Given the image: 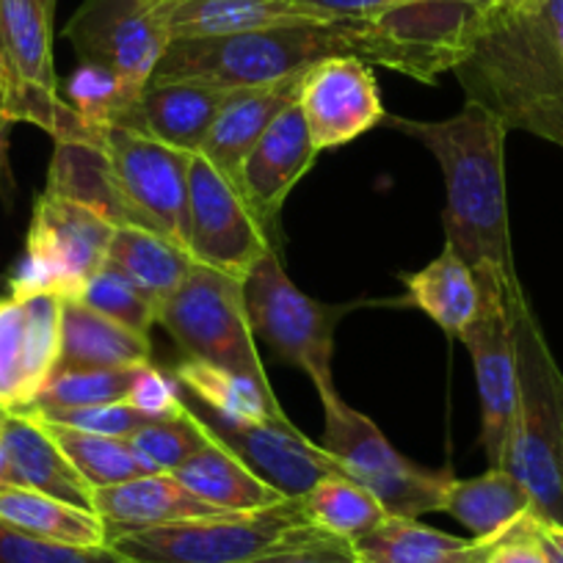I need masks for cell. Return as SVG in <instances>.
I'll return each mask as SVG.
<instances>
[{"label": "cell", "mask_w": 563, "mask_h": 563, "mask_svg": "<svg viewBox=\"0 0 563 563\" xmlns=\"http://www.w3.org/2000/svg\"><path fill=\"white\" fill-rule=\"evenodd\" d=\"M64 40L80 64L106 69L133 95L153 80L172 45L150 0H84L64 25Z\"/></svg>", "instance_id": "5bb4252c"}, {"label": "cell", "mask_w": 563, "mask_h": 563, "mask_svg": "<svg viewBox=\"0 0 563 563\" xmlns=\"http://www.w3.org/2000/svg\"><path fill=\"white\" fill-rule=\"evenodd\" d=\"M398 133L420 141L445 175V243L470 268H495L517 285L506 197L508 128L478 102L440 122L384 117Z\"/></svg>", "instance_id": "7a4b0ae2"}, {"label": "cell", "mask_w": 563, "mask_h": 563, "mask_svg": "<svg viewBox=\"0 0 563 563\" xmlns=\"http://www.w3.org/2000/svg\"><path fill=\"white\" fill-rule=\"evenodd\" d=\"M467 563H489V558H486V561H467Z\"/></svg>", "instance_id": "f907efd6"}, {"label": "cell", "mask_w": 563, "mask_h": 563, "mask_svg": "<svg viewBox=\"0 0 563 563\" xmlns=\"http://www.w3.org/2000/svg\"><path fill=\"white\" fill-rule=\"evenodd\" d=\"M158 327L180 345L188 360L227 367L232 373L271 384L254 345L243 282L194 263L180 290L158 310Z\"/></svg>", "instance_id": "8fae6325"}, {"label": "cell", "mask_w": 563, "mask_h": 563, "mask_svg": "<svg viewBox=\"0 0 563 563\" xmlns=\"http://www.w3.org/2000/svg\"><path fill=\"white\" fill-rule=\"evenodd\" d=\"M517 354V406L503 470L528 489L541 522L563 528V373L525 290L506 294Z\"/></svg>", "instance_id": "5b68a950"}, {"label": "cell", "mask_w": 563, "mask_h": 563, "mask_svg": "<svg viewBox=\"0 0 563 563\" xmlns=\"http://www.w3.org/2000/svg\"><path fill=\"white\" fill-rule=\"evenodd\" d=\"M500 536L459 539L417 519L387 517L376 530L351 541V547L360 563H467L486 561Z\"/></svg>", "instance_id": "484cf974"}, {"label": "cell", "mask_w": 563, "mask_h": 563, "mask_svg": "<svg viewBox=\"0 0 563 563\" xmlns=\"http://www.w3.org/2000/svg\"><path fill=\"white\" fill-rule=\"evenodd\" d=\"M453 75L508 130L563 147V0L486 9Z\"/></svg>", "instance_id": "6da1fadb"}, {"label": "cell", "mask_w": 563, "mask_h": 563, "mask_svg": "<svg viewBox=\"0 0 563 563\" xmlns=\"http://www.w3.org/2000/svg\"><path fill=\"white\" fill-rule=\"evenodd\" d=\"M153 362V338L133 332L80 301L64 299L62 356L58 371H102V367H139Z\"/></svg>", "instance_id": "cb8c5ba5"}, {"label": "cell", "mask_w": 563, "mask_h": 563, "mask_svg": "<svg viewBox=\"0 0 563 563\" xmlns=\"http://www.w3.org/2000/svg\"><path fill=\"white\" fill-rule=\"evenodd\" d=\"M186 246L197 263L241 282L274 246L271 232L249 208L235 177L221 172L202 153H194L188 166Z\"/></svg>", "instance_id": "7c38bea8"}, {"label": "cell", "mask_w": 563, "mask_h": 563, "mask_svg": "<svg viewBox=\"0 0 563 563\" xmlns=\"http://www.w3.org/2000/svg\"><path fill=\"white\" fill-rule=\"evenodd\" d=\"M321 533L296 497L260 511H224L117 533L108 547L133 563H246Z\"/></svg>", "instance_id": "8992f818"}, {"label": "cell", "mask_w": 563, "mask_h": 563, "mask_svg": "<svg viewBox=\"0 0 563 563\" xmlns=\"http://www.w3.org/2000/svg\"><path fill=\"white\" fill-rule=\"evenodd\" d=\"M321 445L343 464L345 475L371 489L389 517L417 519L445 511L456 475L448 467L429 470L395 451L376 422L345 404L338 393L321 395Z\"/></svg>", "instance_id": "ba28073f"}, {"label": "cell", "mask_w": 563, "mask_h": 563, "mask_svg": "<svg viewBox=\"0 0 563 563\" xmlns=\"http://www.w3.org/2000/svg\"><path fill=\"white\" fill-rule=\"evenodd\" d=\"M536 533H539L541 547H544L547 563H563V528L552 522H536Z\"/></svg>", "instance_id": "ee69618b"}, {"label": "cell", "mask_w": 563, "mask_h": 563, "mask_svg": "<svg viewBox=\"0 0 563 563\" xmlns=\"http://www.w3.org/2000/svg\"><path fill=\"white\" fill-rule=\"evenodd\" d=\"M80 305L89 310L100 312V316L111 318V321L122 323V327L133 329V332L150 334L153 327H158V310L153 301L135 288L133 282L124 274H119L111 265H102L95 276L84 285L78 294Z\"/></svg>", "instance_id": "8d00e7d4"}, {"label": "cell", "mask_w": 563, "mask_h": 563, "mask_svg": "<svg viewBox=\"0 0 563 563\" xmlns=\"http://www.w3.org/2000/svg\"><path fill=\"white\" fill-rule=\"evenodd\" d=\"M9 133H12V122L7 117H0V186L9 169Z\"/></svg>", "instance_id": "f6af8a7d"}, {"label": "cell", "mask_w": 563, "mask_h": 563, "mask_svg": "<svg viewBox=\"0 0 563 563\" xmlns=\"http://www.w3.org/2000/svg\"><path fill=\"white\" fill-rule=\"evenodd\" d=\"M481 3H486V0H481ZM486 9H489V3H486Z\"/></svg>", "instance_id": "816d5d0a"}, {"label": "cell", "mask_w": 563, "mask_h": 563, "mask_svg": "<svg viewBox=\"0 0 563 563\" xmlns=\"http://www.w3.org/2000/svg\"><path fill=\"white\" fill-rule=\"evenodd\" d=\"M95 514L106 522L108 539L130 530L161 528L183 519L224 514L180 484L172 473H150L124 484L95 489Z\"/></svg>", "instance_id": "7402d4cb"}, {"label": "cell", "mask_w": 563, "mask_h": 563, "mask_svg": "<svg viewBox=\"0 0 563 563\" xmlns=\"http://www.w3.org/2000/svg\"><path fill=\"white\" fill-rule=\"evenodd\" d=\"M318 150L299 102L279 113L238 169V188L265 230H274L290 191L316 166Z\"/></svg>", "instance_id": "ac0fdd59"}, {"label": "cell", "mask_w": 563, "mask_h": 563, "mask_svg": "<svg viewBox=\"0 0 563 563\" xmlns=\"http://www.w3.org/2000/svg\"><path fill=\"white\" fill-rule=\"evenodd\" d=\"M246 563H360L351 541L338 539V536L321 533L316 539L299 541V544L279 547L274 552L254 558Z\"/></svg>", "instance_id": "60d3db41"}, {"label": "cell", "mask_w": 563, "mask_h": 563, "mask_svg": "<svg viewBox=\"0 0 563 563\" xmlns=\"http://www.w3.org/2000/svg\"><path fill=\"white\" fill-rule=\"evenodd\" d=\"M36 3H40V9L47 14V18L56 20V3H58V0H36Z\"/></svg>", "instance_id": "c3c4849f"}, {"label": "cell", "mask_w": 563, "mask_h": 563, "mask_svg": "<svg viewBox=\"0 0 563 563\" xmlns=\"http://www.w3.org/2000/svg\"><path fill=\"white\" fill-rule=\"evenodd\" d=\"M150 3H153V0H150Z\"/></svg>", "instance_id": "f5cc1de1"}, {"label": "cell", "mask_w": 563, "mask_h": 563, "mask_svg": "<svg viewBox=\"0 0 563 563\" xmlns=\"http://www.w3.org/2000/svg\"><path fill=\"white\" fill-rule=\"evenodd\" d=\"M536 522H539V517L530 511L517 525H511L492 547L489 563H547L544 547L536 533Z\"/></svg>", "instance_id": "b9f144b4"}, {"label": "cell", "mask_w": 563, "mask_h": 563, "mask_svg": "<svg viewBox=\"0 0 563 563\" xmlns=\"http://www.w3.org/2000/svg\"><path fill=\"white\" fill-rule=\"evenodd\" d=\"M62 97L95 135V128L117 124L139 95H133L122 80H117L106 69L78 64V69L62 84Z\"/></svg>", "instance_id": "d590c367"}, {"label": "cell", "mask_w": 563, "mask_h": 563, "mask_svg": "<svg viewBox=\"0 0 563 563\" xmlns=\"http://www.w3.org/2000/svg\"><path fill=\"white\" fill-rule=\"evenodd\" d=\"M194 263L197 260L183 243L135 224H119L113 230L106 257V265L128 276L153 301L155 310H161L180 290Z\"/></svg>", "instance_id": "d4e9b609"}, {"label": "cell", "mask_w": 563, "mask_h": 563, "mask_svg": "<svg viewBox=\"0 0 563 563\" xmlns=\"http://www.w3.org/2000/svg\"><path fill=\"white\" fill-rule=\"evenodd\" d=\"M486 3H489L492 12H514V9L533 7L539 0H486Z\"/></svg>", "instance_id": "7dc6e473"}, {"label": "cell", "mask_w": 563, "mask_h": 563, "mask_svg": "<svg viewBox=\"0 0 563 563\" xmlns=\"http://www.w3.org/2000/svg\"><path fill=\"white\" fill-rule=\"evenodd\" d=\"M9 484L45 492L69 506L95 511V489L75 470L45 422L29 411H7Z\"/></svg>", "instance_id": "44dd1931"}, {"label": "cell", "mask_w": 563, "mask_h": 563, "mask_svg": "<svg viewBox=\"0 0 563 563\" xmlns=\"http://www.w3.org/2000/svg\"><path fill=\"white\" fill-rule=\"evenodd\" d=\"M301 78L305 75L268 86L232 89L199 153L213 161L221 172L238 177L243 158L257 144L260 135L276 122L279 113H285L290 106L299 102Z\"/></svg>", "instance_id": "603a6c76"}, {"label": "cell", "mask_w": 563, "mask_h": 563, "mask_svg": "<svg viewBox=\"0 0 563 563\" xmlns=\"http://www.w3.org/2000/svg\"><path fill=\"white\" fill-rule=\"evenodd\" d=\"M153 9L172 42L340 20L305 0H153Z\"/></svg>", "instance_id": "d6986e66"}, {"label": "cell", "mask_w": 563, "mask_h": 563, "mask_svg": "<svg viewBox=\"0 0 563 563\" xmlns=\"http://www.w3.org/2000/svg\"><path fill=\"white\" fill-rule=\"evenodd\" d=\"M310 7L321 9V12L332 14V18H349V20H365L373 14L384 12V9L395 7L400 0H305Z\"/></svg>", "instance_id": "7bdbcfd3"}, {"label": "cell", "mask_w": 563, "mask_h": 563, "mask_svg": "<svg viewBox=\"0 0 563 563\" xmlns=\"http://www.w3.org/2000/svg\"><path fill=\"white\" fill-rule=\"evenodd\" d=\"M29 411V409H20ZM36 420L51 422V426H64V429L86 431V434L97 437H119V440H130L139 429H144L153 417L141 415L139 409L119 400V404H97V406H75V409H45V411H29Z\"/></svg>", "instance_id": "f35d334b"}, {"label": "cell", "mask_w": 563, "mask_h": 563, "mask_svg": "<svg viewBox=\"0 0 563 563\" xmlns=\"http://www.w3.org/2000/svg\"><path fill=\"white\" fill-rule=\"evenodd\" d=\"M128 404L139 409L141 415L153 417V420H169V417L180 415L186 409L183 387L175 378V373L169 376L166 371L155 367L153 362L139 371L128 393Z\"/></svg>", "instance_id": "ab89813d"}, {"label": "cell", "mask_w": 563, "mask_h": 563, "mask_svg": "<svg viewBox=\"0 0 563 563\" xmlns=\"http://www.w3.org/2000/svg\"><path fill=\"white\" fill-rule=\"evenodd\" d=\"M62 307L56 294L0 296V409L31 406L56 373Z\"/></svg>", "instance_id": "2e32d148"}, {"label": "cell", "mask_w": 563, "mask_h": 563, "mask_svg": "<svg viewBox=\"0 0 563 563\" xmlns=\"http://www.w3.org/2000/svg\"><path fill=\"white\" fill-rule=\"evenodd\" d=\"M186 404L205 422V429L216 442L230 448L265 484H271L290 500L305 497L318 481L329 478V475H345L343 464L327 448L312 442L305 431L296 429L288 415L268 422H252V426H232V422L210 415L188 395Z\"/></svg>", "instance_id": "9a60e30c"}, {"label": "cell", "mask_w": 563, "mask_h": 563, "mask_svg": "<svg viewBox=\"0 0 563 563\" xmlns=\"http://www.w3.org/2000/svg\"><path fill=\"white\" fill-rule=\"evenodd\" d=\"M445 511L459 519L473 539H495L533 511V500L508 470L489 467L478 478L453 481Z\"/></svg>", "instance_id": "4dcf8cb0"}, {"label": "cell", "mask_w": 563, "mask_h": 563, "mask_svg": "<svg viewBox=\"0 0 563 563\" xmlns=\"http://www.w3.org/2000/svg\"><path fill=\"white\" fill-rule=\"evenodd\" d=\"M230 91L197 80H150L117 124L153 135L169 147L199 153Z\"/></svg>", "instance_id": "ffe728a7"}, {"label": "cell", "mask_w": 563, "mask_h": 563, "mask_svg": "<svg viewBox=\"0 0 563 563\" xmlns=\"http://www.w3.org/2000/svg\"><path fill=\"white\" fill-rule=\"evenodd\" d=\"M113 230L117 224L89 205L42 191L34 202L25 252L9 276V296L56 294L75 301L86 282L106 265Z\"/></svg>", "instance_id": "9c48e42d"}, {"label": "cell", "mask_w": 563, "mask_h": 563, "mask_svg": "<svg viewBox=\"0 0 563 563\" xmlns=\"http://www.w3.org/2000/svg\"><path fill=\"white\" fill-rule=\"evenodd\" d=\"M0 563H133L111 547H73L0 522Z\"/></svg>", "instance_id": "74e56055"}, {"label": "cell", "mask_w": 563, "mask_h": 563, "mask_svg": "<svg viewBox=\"0 0 563 563\" xmlns=\"http://www.w3.org/2000/svg\"><path fill=\"white\" fill-rule=\"evenodd\" d=\"M45 426L56 437L69 462L75 464V470L89 481L91 489H106V486L124 484V481L153 473L150 464L139 456V451L130 445V440L86 434V431L64 429V426H51V422Z\"/></svg>", "instance_id": "d6a6232c"}, {"label": "cell", "mask_w": 563, "mask_h": 563, "mask_svg": "<svg viewBox=\"0 0 563 563\" xmlns=\"http://www.w3.org/2000/svg\"><path fill=\"white\" fill-rule=\"evenodd\" d=\"M243 299L252 332L279 360L307 373L318 395L338 393L332 376L334 334L354 305H327L296 288L274 246L243 279Z\"/></svg>", "instance_id": "52a82bcc"}, {"label": "cell", "mask_w": 563, "mask_h": 563, "mask_svg": "<svg viewBox=\"0 0 563 563\" xmlns=\"http://www.w3.org/2000/svg\"><path fill=\"white\" fill-rule=\"evenodd\" d=\"M210 440L213 437L208 434L205 422L186 404L180 415L169 417V420H153L135 431L130 437V445L139 451V456L150 464L153 473H175Z\"/></svg>", "instance_id": "e575fe53"}, {"label": "cell", "mask_w": 563, "mask_h": 563, "mask_svg": "<svg viewBox=\"0 0 563 563\" xmlns=\"http://www.w3.org/2000/svg\"><path fill=\"white\" fill-rule=\"evenodd\" d=\"M299 108L318 153L343 147L387 117L371 64L354 56L327 58L307 69Z\"/></svg>", "instance_id": "e0dca14e"}, {"label": "cell", "mask_w": 563, "mask_h": 563, "mask_svg": "<svg viewBox=\"0 0 563 563\" xmlns=\"http://www.w3.org/2000/svg\"><path fill=\"white\" fill-rule=\"evenodd\" d=\"M0 102H3V73H0Z\"/></svg>", "instance_id": "681fc988"}, {"label": "cell", "mask_w": 563, "mask_h": 563, "mask_svg": "<svg viewBox=\"0 0 563 563\" xmlns=\"http://www.w3.org/2000/svg\"><path fill=\"white\" fill-rule=\"evenodd\" d=\"M473 274L478 279L481 310L459 340L473 356L481 398V445L489 467H500L517 406V354L506 294H514L522 285H511L495 268H475Z\"/></svg>", "instance_id": "4fadbf2b"}, {"label": "cell", "mask_w": 563, "mask_h": 563, "mask_svg": "<svg viewBox=\"0 0 563 563\" xmlns=\"http://www.w3.org/2000/svg\"><path fill=\"white\" fill-rule=\"evenodd\" d=\"M0 117L29 122L56 144H89L91 130L64 102L53 67V20L36 0H0Z\"/></svg>", "instance_id": "30bf717a"}, {"label": "cell", "mask_w": 563, "mask_h": 563, "mask_svg": "<svg viewBox=\"0 0 563 563\" xmlns=\"http://www.w3.org/2000/svg\"><path fill=\"white\" fill-rule=\"evenodd\" d=\"M9 484V453H7V409H0V486Z\"/></svg>", "instance_id": "bcb514c9"}, {"label": "cell", "mask_w": 563, "mask_h": 563, "mask_svg": "<svg viewBox=\"0 0 563 563\" xmlns=\"http://www.w3.org/2000/svg\"><path fill=\"white\" fill-rule=\"evenodd\" d=\"M172 475L221 511H260L290 500L216 440H210Z\"/></svg>", "instance_id": "4316f807"}, {"label": "cell", "mask_w": 563, "mask_h": 563, "mask_svg": "<svg viewBox=\"0 0 563 563\" xmlns=\"http://www.w3.org/2000/svg\"><path fill=\"white\" fill-rule=\"evenodd\" d=\"M409 305L422 310L448 338L459 340L481 310V290L473 268L445 243L442 254L426 268L404 274Z\"/></svg>", "instance_id": "83f0119b"}, {"label": "cell", "mask_w": 563, "mask_h": 563, "mask_svg": "<svg viewBox=\"0 0 563 563\" xmlns=\"http://www.w3.org/2000/svg\"><path fill=\"white\" fill-rule=\"evenodd\" d=\"M139 367H102V371H58L40 393V398L29 411L45 409H75V406H97V404H119L128 400Z\"/></svg>", "instance_id": "836d02e7"}, {"label": "cell", "mask_w": 563, "mask_h": 563, "mask_svg": "<svg viewBox=\"0 0 563 563\" xmlns=\"http://www.w3.org/2000/svg\"><path fill=\"white\" fill-rule=\"evenodd\" d=\"M0 522L58 544L108 547L106 522L95 511L18 484L0 486Z\"/></svg>", "instance_id": "f546056e"}, {"label": "cell", "mask_w": 563, "mask_h": 563, "mask_svg": "<svg viewBox=\"0 0 563 563\" xmlns=\"http://www.w3.org/2000/svg\"><path fill=\"white\" fill-rule=\"evenodd\" d=\"M338 56L378 64V45L367 20L345 18L213 40H177L166 47L153 80H197L219 89H249L296 78Z\"/></svg>", "instance_id": "277c9868"}, {"label": "cell", "mask_w": 563, "mask_h": 563, "mask_svg": "<svg viewBox=\"0 0 563 563\" xmlns=\"http://www.w3.org/2000/svg\"><path fill=\"white\" fill-rule=\"evenodd\" d=\"M172 373L188 398H194L202 409L232 426L268 422L285 415L274 387L254 382L243 373H232L227 367L188 360V356Z\"/></svg>", "instance_id": "f1b7e54d"}, {"label": "cell", "mask_w": 563, "mask_h": 563, "mask_svg": "<svg viewBox=\"0 0 563 563\" xmlns=\"http://www.w3.org/2000/svg\"><path fill=\"white\" fill-rule=\"evenodd\" d=\"M301 506L316 528L345 541L362 539L389 517L376 495L349 475H329L318 481L301 497Z\"/></svg>", "instance_id": "1f68e13d"}, {"label": "cell", "mask_w": 563, "mask_h": 563, "mask_svg": "<svg viewBox=\"0 0 563 563\" xmlns=\"http://www.w3.org/2000/svg\"><path fill=\"white\" fill-rule=\"evenodd\" d=\"M191 155L124 124H102L89 144H56L45 191L186 246Z\"/></svg>", "instance_id": "3957f363"}]
</instances>
